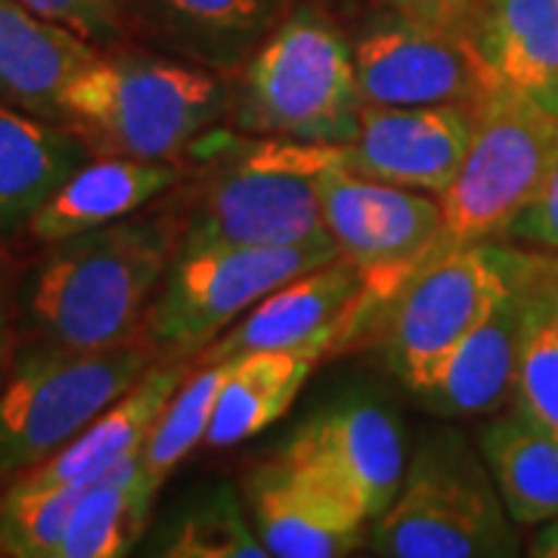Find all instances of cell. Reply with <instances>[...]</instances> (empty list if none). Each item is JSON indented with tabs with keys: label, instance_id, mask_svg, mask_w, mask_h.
<instances>
[{
	"label": "cell",
	"instance_id": "obj_1",
	"mask_svg": "<svg viewBox=\"0 0 558 558\" xmlns=\"http://www.w3.org/2000/svg\"><path fill=\"white\" fill-rule=\"evenodd\" d=\"M32 289V317L50 344L102 351L137 336L171 240L149 220H116L57 242Z\"/></svg>",
	"mask_w": 558,
	"mask_h": 558
},
{
	"label": "cell",
	"instance_id": "obj_2",
	"mask_svg": "<svg viewBox=\"0 0 558 558\" xmlns=\"http://www.w3.org/2000/svg\"><path fill=\"white\" fill-rule=\"evenodd\" d=\"M62 121L100 156L174 159L227 109L218 78L183 62L97 57L62 94Z\"/></svg>",
	"mask_w": 558,
	"mask_h": 558
},
{
	"label": "cell",
	"instance_id": "obj_3",
	"mask_svg": "<svg viewBox=\"0 0 558 558\" xmlns=\"http://www.w3.org/2000/svg\"><path fill=\"white\" fill-rule=\"evenodd\" d=\"M363 90L354 47L317 7H301L245 62L236 124L267 137L344 146L357 134Z\"/></svg>",
	"mask_w": 558,
	"mask_h": 558
},
{
	"label": "cell",
	"instance_id": "obj_4",
	"mask_svg": "<svg viewBox=\"0 0 558 558\" xmlns=\"http://www.w3.org/2000/svg\"><path fill=\"white\" fill-rule=\"evenodd\" d=\"M558 156V116L494 81L472 102V140L440 193L438 252L509 236ZM435 252V255H438Z\"/></svg>",
	"mask_w": 558,
	"mask_h": 558
},
{
	"label": "cell",
	"instance_id": "obj_5",
	"mask_svg": "<svg viewBox=\"0 0 558 558\" xmlns=\"http://www.w3.org/2000/svg\"><path fill=\"white\" fill-rule=\"evenodd\" d=\"M369 546L388 558H502L519 553V534L490 469L457 432H440L418 447Z\"/></svg>",
	"mask_w": 558,
	"mask_h": 558
},
{
	"label": "cell",
	"instance_id": "obj_6",
	"mask_svg": "<svg viewBox=\"0 0 558 558\" xmlns=\"http://www.w3.org/2000/svg\"><path fill=\"white\" fill-rule=\"evenodd\" d=\"M149 369V351L134 341L72 351L40 348L22 354L0 381V472H28L100 416Z\"/></svg>",
	"mask_w": 558,
	"mask_h": 558
},
{
	"label": "cell",
	"instance_id": "obj_7",
	"mask_svg": "<svg viewBox=\"0 0 558 558\" xmlns=\"http://www.w3.org/2000/svg\"><path fill=\"white\" fill-rule=\"evenodd\" d=\"M332 168L326 143H267L208 180L186 223L183 252L223 245H299L329 236L319 171Z\"/></svg>",
	"mask_w": 558,
	"mask_h": 558
},
{
	"label": "cell",
	"instance_id": "obj_8",
	"mask_svg": "<svg viewBox=\"0 0 558 558\" xmlns=\"http://www.w3.org/2000/svg\"><path fill=\"white\" fill-rule=\"evenodd\" d=\"M527 252L490 242L444 248L425 260L391 299L385 354L400 379L422 391L462 339L515 282Z\"/></svg>",
	"mask_w": 558,
	"mask_h": 558
},
{
	"label": "cell",
	"instance_id": "obj_9",
	"mask_svg": "<svg viewBox=\"0 0 558 558\" xmlns=\"http://www.w3.org/2000/svg\"><path fill=\"white\" fill-rule=\"evenodd\" d=\"M341 255L332 236L299 245H223L183 252L149 311V339L171 357L205 351L289 279Z\"/></svg>",
	"mask_w": 558,
	"mask_h": 558
},
{
	"label": "cell",
	"instance_id": "obj_10",
	"mask_svg": "<svg viewBox=\"0 0 558 558\" xmlns=\"http://www.w3.org/2000/svg\"><path fill=\"white\" fill-rule=\"evenodd\" d=\"M319 199L329 236L369 277L381 301L395 299L438 252L444 211L435 193L326 168L319 171Z\"/></svg>",
	"mask_w": 558,
	"mask_h": 558
},
{
	"label": "cell",
	"instance_id": "obj_11",
	"mask_svg": "<svg viewBox=\"0 0 558 558\" xmlns=\"http://www.w3.org/2000/svg\"><path fill=\"white\" fill-rule=\"evenodd\" d=\"M373 304H381V295L369 277L351 258L336 255L258 301L202 351V360L211 363L252 351L319 360L369 319Z\"/></svg>",
	"mask_w": 558,
	"mask_h": 558
},
{
	"label": "cell",
	"instance_id": "obj_12",
	"mask_svg": "<svg viewBox=\"0 0 558 558\" xmlns=\"http://www.w3.org/2000/svg\"><path fill=\"white\" fill-rule=\"evenodd\" d=\"M363 100L376 106H472L494 84L469 32L388 13L354 44Z\"/></svg>",
	"mask_w": 558,
	"mask_h": 558
},
{
	"label": "cell",
	"instance_id": "obj_13",
	"mask_svg": "<svg viewBox=\"0 0 558 558\" xmlns=\"http://www.w3.org/2000/svg\"><path fill=\"white\" fill-rule=\"evenodd\" d=\"M282 459L363 521L391 506L407 472L400 425L369 400H341L307 418Z\"/></svg>",
	"mask_w": 558,
	"mask_h": 558
},
{
	"label": "cell",
	"instance_id": "obj_14",
	"mask_svg": "<svg viewBox=\"0 0 558 558\" xmlns=\"http://www.w3.org/2000/svg\"><path fill=\"white\" fill-rule=\"evenodd\" d=\"M472 140V106L363 102L357 134L329 146L332 168L440 196L457 178Z\"/></svg>",
	"mask_w": 558,
	"mask_h": 558
},
{
	"label": "cell",
	"instance_id": "obj_15",
	"mask_svg": "<svg viewBox=\"0 0 558 558\" xmlns=\"http://www.w3.org/2000/svg\"><path fill=\"white\" fill-rule=\"evenodd\" d=\"M252 527L277 558H339L363 543L357 512L279 457L248 481Z\"/></svg>",
	"mask_w": 558,
	"mask_h": 558
},
{
	"label": "cell",
	"instance_id": "obj_16",
	"mask_svg": "<svg viewBox=\"0 0 558 558\" xmlns=\"http://www.w3.org/2000/svg\"><path fill=\"white\" fill-rule=\"evenodd\" d=\"M531 252L515 282L484 314L478 326L462 339L418 400L438 416H487L506 407L515 388L521 319H524V277Z\"/></svg>",
	"mask_w": 558,
	"mask_h": 558
},
{
	"label": "cell",
	"instance_id": "obj_17",
	"mask_svg": "<svg viewBox=\"0 0 558 558\" xmlns=\"http://www.w3.org/2000/svg\"><path fill=\"white\" fill-rule=\"evenodd\" d=\"M100 53L78 32L35 13L22 0H0V97L40 119H62V94Z\"/></svg>",
	"mask_w": 558,
	"mask_h": 558
},
{
	"label": "cell",
	"instance_id": "obj_18",
	"mask_svg": "<svg viewBox=\"0 0 558 558\" xmlns=\"http://www.w3.org/2000/svg\"><path fill=\"white\" fill-rule=\"evenodd\" d=\"M174 180L178 165L171 159L102 156L97 161H84L28 218V230L35 240L57 245L81 233L100 230L106 223L124 220L165 193Z\"/></svg>",
	"mask_w": 558,
	"mask_h": 558
},
{
	"label": "cell",
	"instance_id": "obj_19",
	"mask_svg": "<svg viewBox=\"0 0 558 558\" xmlns=\"http://www.w3.org/2000/svg\"><path fill=\"white\" fill-rule=\"evenodd\" d=\"M469 35L494 81L558 116V0H478Z\"/></svg>",
	"mask_w": 558,
	"mask_h": 558
},
{
	"label": "cell",
	"instance_id": "obj_20",
	"mask_svg": "<svg viewBox=\"0 0 558 558\" xmlns=\"http://www.w3.org/2000/svg\"><path fill=\"white\" fill-rule=\"evenodd\" d=\"M183 366L165 363L140 376L112 407H106L78 438H72L57 457L35 465L22 481L28 484H69L94 481L112 462L143 450L149 432L165 413V407L183 385Z\"/></svg>",
	"mask_w": 558,
	"mask_h": 558
},
{
	"label": "cell",
	"instance_id": "obj_21",
	"mask_svg": "<svg viewBox=\"0 0 558 558\" xmlns=\"http://www.w3.org/2000/svg\"><path fill=\"white\" fill-rule=\"evenodd\" d=\"M87 161V146L69 128L22 116L0 102V223L28 220Z\"/></svg>",
	"mask_w": 558,
	"mask_h": 558
},
{
	"label": "cell",
	"instance_id": "obj_22",
	"mask_svg": "<svg viewBox=\"0 0 558 558\" xmlns=\"http://www.w3.org/2000/svg\"><path fill=\"white\" fill-rule=\"evenodd\" d=\"M481 453L515 524L558 519V438L521 410L481 432Z\"/></svg>",
	"mask_w": 558,
	"mask_h": 558
},
{
	"label": "cell",
	"instance_id": "obj_23",
	"mask_svg": "<svg viewBox=\"0 0 558 558\" xmlns=\"http://www.w3.org/2000/svg\"><path fill=\"white\" fill-rule=\"evenodd\" d=\"M156 494L159 484L146 475L140 450L112 462L84 487L57 558H116L131 553Z\"/></svg>",
	"mask_w": 558,
	"mask_h": 558
},
{
	"label": "cell",
	"instance_id": "obj_24",
	"mask_svg": "<svg viewBox=\"0 0 558 558\" xmlns=\"http://www.w3.org/2000/svg\"><path fill=\"white\" fill-rule=\"evenodd\" d=\"M314 363L317 360L286 351L240 354L220 388L205 444L218 450L233 447L286 416L304 381L311 379Z\"/></svg>",
	"mask_w": 558,
	"mask_h": 558
},
{
	"label": "cell",
	"instance_id": "obj_25",
	"mask_svg": "<svg viewBox=\"0 0 558 558\" xmlns=\"http://www.w3.org/2000/svg\"><path fill=\"white\" fill-rule=\"evenodd\" d=\"M168 35L193 57L236 69L277 25L282 0H153Z\"/></svg>",
	"mask_w": 558,
	"mask_h": 558
},
{
	"label": "cell",
	"instance_id": "obj_26",
	"mask_svg": "<svg viewBox=\"0 0 558 558\" xmlns=\"http://www.w3.org/2000/svg\"><path fill=\"white\" fill-rule=\"evenodd\" d=\"M512 400L515 410L558 438V286L549 258L534 252L524 277V319Z\"/></svg>",
	"mask_w": 558,
	"mask_h": 558
},
{
	"label": "cell",
	"instance_id": "obj_27",
	"mask_svg": "<svg viewBox=\"0 0 558 558\" xmlns=\"http://www.w3.org/2000/svg\"><path fill=\"white\" fill-rule=\"evenodd\" d=\"M233 363H236V357L211 360L202 373L183 381L178 395L165 407L156 428L149 432V438L140 450V459H143L146 475L159 487L161 481L168 478L208 435L215 403H218L220 388L230 376Z\"/></svg>",
	"mask_w": 558,
	"mask_h": 558
},
{
	"label": "cell",
	"instance_id": "obj_28",
	"mask_svg": "<svg viewBox=\"0 0 558 558\" xmlns=\"http://www.w3.org/2000/svg\"><path fill=\"white\" fill-rule=\"evenodd\" d=\"M90 481L28 484L20 481L0 506V549L20 558H57L65 527Z\"/></svg>",
	"mask_w": 558,
	"mask_h": 558
},
{
	"label": "cell",
	"instance_id": "obj_29",
	"mask_svg": "<svg viewBox=\"0 0 558 558\" xmlns=\"http://www.w3.org/2000/svg\"><path fill=\"white\" fill-rule=\"evenodd\" d=\"M171 558H267L270 553L248 527L242 515L240 499L233 490H218L215 497L199 502L180 521L178 534L161 549Z\"/></svg>",
	"mask_w": 558,
	"mask_h": 558
},
{
	"label": "cell",
	"instance_id": "obj_30",
	"mask_svg": "<svg viewBox=\"0 0 558 558\" xmlns=\"http://www.w3.org/2000/svg\"><path fill=\"white\" fill-rule=\"evenodd\" d=\"M22 3H28L40 16L78 32L90 44L119 38L121 32L119 0H22Z\"/></svg>",
	"mask_w": 558,
	"mask_h": 558
},
{
	"label": "cell",
	"instance_id": "obj_31",
	"mask_svg": "<svg viewBox=\"0 0 558 558\" xmlns=\"http://www.w3.org/2000/svg\"><path fill=\"white\" fill-rule=\"evenodd\" d=\"M509 240L531 245V248L546 252V255H558V156L534 202L512 223Z\"/></svg>",
	"mask_w": 558,
	"mask_h": 558
},
{
	"label": "cell",
	"instance_id": "obj_32",
	"mask_svg": "<svg viewBox=\"0 0 558 558\" xmlns=\"http://www.w3.org/2000/svg\"><path fill=\"white\" fill-rule=\"evenodd\" d=\"M385 3L400 16L453 28V32H469L478 7V0H385Z\"/></svg>",
	"mask_w": 558,
	"mask_h": 558
},
{
	"label": "cell",
	"instance_id": "obj_33",
	"mask_svg": "<svg viewBox=\"0 0 558 558\" xmlns=\"http://www.w3.org/2000/svg\"><path fill=\"white\" fill-rule=\"evenodd\" d=\"M527 553L537 558H558V519L543 521V527L534 534Z\"/></svg>",
	"mask_w": 558,
	"mask_h": 558
},
{
	"label": "cell",
	"instance_id": "obj_34",
	"mask_svg": "<svg viewBox=\"0 0 558 558\" xmlns=\"http://www.w3.org/2000/svg\"><path fill=\"white\" fill-rule=\"evenodd\" d=\"M366 3L369 0H311V7H317L319 13H329V16H351Z\"/></svg>",
	"mask_w": 558,
	"mask_h": 558
},
{
	"label": "cell",
	"instance_id": "obj_35",
	"mask_svg": "<svg viewBox=\"0 0 558 558\" xmlns=\"http://www.w3.org/2000/svg\"><path fill=\"white\" fill-rule=\"evenodd\" d=\"M3 354H7V319H3V301H0V381H3Z\"/></svg>",
	"mask_w": 558,
	"mask_h": 558
},
{
	"label": "cell",
	"instance_id": "obj_36",
	"mask_svg": "<svg viewBox=\"0 0 558 558\" xmlns=\"http://www.w3.org/2000/svg\"><path fill=\"white\" fill-rule=\"evenodd\" d=\"M549 270H553V279H556V286H558V255L556 258H549Z\"/></svg>",
	"mask_w": 558,
	"mask_h": 558
}]
</instances>
